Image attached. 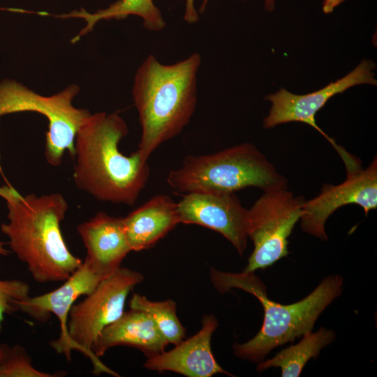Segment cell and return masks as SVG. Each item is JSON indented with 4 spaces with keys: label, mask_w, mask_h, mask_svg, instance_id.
Listing matches in <instances>:
<instances>
[{
    "label": "cell",
    "mask_w": 377,
    "mask_h": 377,
    "mask_svg": "<svg viewBox=\"0 0 377 377\" xmlns=\"http://www.w3.org/2000/svg\"><path fill=\"white\" fill-rule=\"evenodd\" d=\"M131 15L141 17L143 26L149 31H159L165 27L162 13L154 4V0H118L109 7L94 13L81 8L80 10L54 16L60 18L77 17L84 20L86 25L71 40L72 43H76L82 36L92 31L98 22L112 19L124 20Z\"/></svg>",
    "instance_id": "cell-17"
},
{
    "label": "cell",
    "mask_w": 377,
    "mask_h": 377,
    "mask_svg": "<svg viewBox=\"0 0 377 377\" xmlns=\"http://www.w3.org/2000/svg\"><path fill=\"white\" fill-rule=\"evenodd\" d=\"M29 286L17 279L0 280V331L6 313L17 311V303L29 296Z\"/></svg>",
    "instance_id": "cell-21"
},
{
    "label": "cell",
    "mask_w": 377,
    "mask_h": 377,
    "mask_svg": "<svg viewBox=\"0 0 377 377\" xmlns=\"http://www.w3.org/2000/svg\"><path fill=\"white\" fill-rule=\"evenodd\" d=\"M304 200L286 186L264 191L248 209L247 235L254 248L244 272L265 269L288 255V238L303 214Z\"/></svg>",
    "instance_id": "cell-8"
},
{
    "label": "cell",
    "mask_w": 377,
    "mask_h": 377,
    "mask_svg": "<svg viewBox=\"0 0 377 377\" xmlns=\"http://www.w3.org/2000/svg\"><path fill=\"white\" fill-rule=\"evenodd\" d=\"M210 279L221 293L238 288L261 303L264 318L260 330L248 341L233 346L237 357L252 362H261L276 347L311 332L320 315L341 295L343 284L341 276H328L302 300L282 304L267 297L266 286L253 272L230 273L211 268Z\"/></svg>",
    "instance_id": "cell-4"
},
{
    "label": "cell",
    "mask_w": 377,
    "mask_h": 377,
    "mask_svg": "<svg viewBox=\"0 0 377 377\" xmlns=\"http://www.w3.org/2000/svg\"><path fill=\"white\" fill-rule=\"evenodd\" d=\"M335 339V332L325 327L316 332H309L304 334L297 344L281 350L271 359L260 362L257 371L280 368L281 376L297 377L302 374L307 362L317 357L320 350L334 342Z\"/></svg>",
    "instance_id": "cell-18"
},
{
    "label": "cell",
    "mask_w": 377,
    "mask_h": 377,
    "mask_svg": "<svg viewBox=\"0 0 377 377\" xmlns=\"http://www.w3.org/2000/svg\"><path fill=\"white\" fill-rule=\"evenodd\" d=\"M5 243L0 242V255L7 256L9 254V251H8L5 247Z\"/></svg>",
    "instance_id": "cell-25"
},
{
    "label": "cell",
    "mask_w": 377,
    "mask_h": 377,
    "mask_svg": "<svg viewBox=\"0 0 377 377\" xmlns=\"http://www.w3.org/2000/svg\"><path fill=\"white\" fill-rule=\"evenodd\" d=\"M346 180L337 185L325 184L316 197L304 200L300 218L302 230L321 240L327 239V219L342 206L356 204L366 215L377 207V159L366 168L347 172Z\"/></svg>",
    "instance_id": "cell-10"
},
{
    "label": "cell",
    "mask_w": 377,
    "mask_h": 377,
    "mask_svg": "<svg viewBox=\"0 0 377 377\" xmlns=\"http://www.w3.org/2000/svg\"><path fill=\"white\" fill-rule=\"evenodd\" d=\"M77 232L87 251L84 260L104 278L119 268L131 251L123 218L99 212L80 224Z\"/></svg>",
    "instance_id": "cell-14"
},
{
    "label": "cell",
    "mask_w": 377,
    "mask_h": 377,
    "mask_svg": "<svg viewBox=\"0 0 377 377\" xmlns=\"http://www.w3.org/2000/svg\"><path fill=\"white\" fill-rule=\"evenodd\" d=\"M184 20L192 24L199 19L198 13L195 8L194 0H186V8L184 16Z\"/></svg>",
    "instance_id": "cell-22"
},
{
    "label": "cell",
    "mask_w": 377,
    "mask_h": 377,
    "mask_svg": "<svg viewBox=\"0 0 377 377\" xmlns=\"http://www.w3.org/2000/svg\"><path fill=\"white\" fill-rule=\"evenodd\" d=\"M198 52L175 64L161 63L148 55L134 77L132 96L141 126L137 149L144 159L189 123L197 104Z\"/></svg>",
    "instance_id": "cell-3"
},
{
    "label": "cell",
    "mask_w": 377,
    "mask_h": 377,
    "mask_svg": "<svg viewBox=\"0 0 377 377\" xmlns=\"http://www.w3.org/2000/svg\"><path fill=\"white\" fill-rule=\"evenodd\" d=\"M180 223L196 224L226 237L242 256L247 246L248 209L230 192H192L177 202Z\"/></svg>",
    "instance_id": "cell-11"
},
{
    "label": "cell",
    "mask_w": 377,
    "mask_h": 377,
    "mask_svg": "<svg viewBox=\"0 0 377 377\" xmlns=\"http://www.w3.org/2000/svg\"><path fill=\"white\" fill-rule=\"evenodd\" d=\"M345 0H324L323 6V11L325 14H329L333 12L334 8L340 5Z\"/></svg>",
    "instance_id": "cell-23"
},
{
    "label": "cell",
    "mask_w": 377,
    "mask_h": 377,
    "mask_svg": "<svg viewBox=\"0 0 377 377\" xmlns=\"http://www.w3.org/2000/svg\"><path fill=\"white\" fill-rule=\"evenodd\" d=\"M59 374L46 373L36 369L31 357L20 345L8 347L0 360V377H54L60 376Z\"/></svg>",
    "instance_id": "cell-20"
},
{
    "label": "cell",
    "mask_w": 377,
    "mask_h": 377,
    "mask_svg": "<svg viewBox=\"0 0 377 377\" xmlns=\"http://www.w3.org/2000/svg\"><path fill=\"white\" fill-rule=\"evenodd\" d=\"M0 196L6 201L8 219L1 230L34 279L39 283L67 279L83 260L71 252L61 233L60 224L68 208L64 196L22 195L9 186H1Z\"/></svg>",
    "instance_id": "cell-2"
},
{
    "label": "cell",
    "mask_w": 377,
    "mask_h": 377,
    "mask_svg": "<svg viewBox=\"0 0 377 377\" xmlns=\"http://www.w3.org/2000/svg\"><path fill=\"white\" fill-rule=\"evenodd\" d=\"M80 87L71 84L49 96L40 95L13 80L0 82V117L10 113L34 112L48 121L45 156L48 163L58 166L66 151L74 157V142L80 127L89 117L88 110L77 108L73 101Z\"/></svg>",
    "instance_id": "cell-7"
},
{
    "label": "cell",
    "mask_w": 377,
    "mask_h": 377,
    "mask_svg": "<svg viewBox=\"0 0 377 377\" xmlns=\"http://www.w3.org/2000/svg\"><path fill=\"white\" fill-rule=\"evenodd\" d=\"M8 347L9 346L6 344L0 345V360L3 358V357L6 354Z\"/></svg>",
    "instance_id": "cell-26"
},
{
    "label": "cell",
    "mask_w": 377,
    "mask_h": 377,
    "mask_svg": "<svg viewBox=\"0 0 377 377\" xmlns=\"http://www.w3.org/2000/svg\"><path fill=\"white\" fill-rule=\"evenodd\" d=\"M128 133L117 112L90 114L74 142L76 186L98 200L133 205L145 187L149 167L136 150L130 155L119 145Z\"/></svg>",
    "instance_id": "cell-1"
},
{
    "label": "cell",
    "mask_w": 377,
    "mask_h": 377,
    "mask_svg": "<svg viewBox=\"0 0 377 377\" xmlns=\"http://www.w3.org/2000/svg\"><path fill=\"white\" fill-rule=\"evenodd\" d=\"M131 251L153 246L180 223L177 202L167 195L154 196L123 218Z\"/></svg>",
    "instance_id": "cell-16"
},
{
    "label": "cell",
    "mask_w": 377,
    "mask_h": 377,
    "mask_svg": "<svg viewBox=\"0 0 377 377\" xmlns=\"http://www.w3.org/2000/svg\"><path fill=\"white\" fill-rule=\"evenodd\" d=\"M218 326V320L213 314L205 315L196 334L175 345L169 351L147 357L144 367L188 377H211L219 374L233 376L219 364L212 350V337Z\"/></svg>",
    "instance_id": "cell-13"
},
{
    "label": "cell",
    "mask_w": 377,
    "mask_h": 377,
    "mask_svg": "<svg viewBox=\"0 0 377 377\" xmlns=\"http://www.w3.org/2000/svg\"><path fill=\"white\" fill-rule=\"evenodd\" d=\"M376 68L374 61L364 59L350 73L325 87L307 94L297 95L281 88L275 94L265 98L272 103L268 115L263 121V127L269 128L288 122L306 124L323 135L339 153L343 162L349 160L352 155L336 144L334 139L327 135L316 122V113L327 101L336 94L361 84L376 85L373 71Z\"/></svg>",
    "instance_id": "cell-9"
},
{
    "label": "cell",
    "mask_w": 377,
    "mask_h": 377,
    "mask_svg": "<svg viewBox=\"0 0 377 377\" xmlns=\"http://www.w3.org/2000/svg\"><path fill=\"white\" fill-rule=\"evenodd\" d=\"M208 0H203L202 6L200 8L201 13H203L205 10ZM275 0H265V8L266 10L271 12L274 10Z\"/></svg>",
    "instance_id": "cell-24"
},
{
    "label": "cell",
    "mask_w": 377,
    "mask_h": 377,
    "mask_svg": "<svg viewBox=\"0 0 377 377\" xmlns=\"http://www.w3.org/2000/svg\"><path fill=\"white\" fill-rule=\"evenodd\" d=\"M168 344L147 313L130 308L103 330L94 344L93 353L99 358L112 347L129 346L140 350L149 357L165 351Z\"/></svg>",
    "instance_id": "cell-15"
},
{
    "label": "cell",
    "mask_w": 377,
    "mask_h": 377,
    "mask_svg": "<svg viewBox=\"0 0 377 377\" xmlns=\"http://www.w3.org/2000/svg\"><path fill=\"white\" fill-rule=\"evenodd\" d=\"M166 181L178 193L230 192L247 187L263 191L287 186V180L252 143L212 154L188 155Z\"/></svg>",
    "instance_id": "cell-5"
},
{
    "label": "cell",
    "mask_w": 377,
    "mask_h": 377,
    "mask_svg": "<svg viewBox=\"0 0 377 377\" xmlns=\"http://www.w3.org/2000/svg\"><path fill=\"white\" fill-rule=\"evenodd\" d=\"M143 279L140 272L120 267L72 306L67 323L68 360L72 350H77L91 361L94 374L119 376L94 354L93 348L103 330L124 313L128 295Z\"/></svg>",
    "instance_id": "cell-6"
},
{
    "label": "cell",
    "mask_w": 377,
    "mask_h": 377,
    "mask_svg": "<svg viewBox=\"0 0 377 377\" xmlns=\"http://www.w3.org/2000/svg\"><path fill=\"white\" fill-rule=\"evenodd\" d=\"M105 279L85 260L82 265L57 288L43 295L31 297L17 303V311L34 319L45 322L54 314L60 324V336L50 342L57 353L68 360L67 323L69 311L82 295L91 293Z\"/></svg>",
    "instance_id": "cell-12"
},
{
    "label": "cell",
    "mask_w": 377,
    "mask_h": 377,
    "mask_svg": "<svg viewBox=\"0 0 377 377\" xmlns=\"http://www.w3.org/2000/svg\"><path fill=\"white\" fill-rule=\"evenodd\" d=\"M128 305L131 309L147 313L168 343L176 345L184 339L186 329L177 315L176 303L173 300L154 302L148 300L145 296L134 293Z\"/></svg>",
    "instance_id": "cell-19"
}]
</instances>
